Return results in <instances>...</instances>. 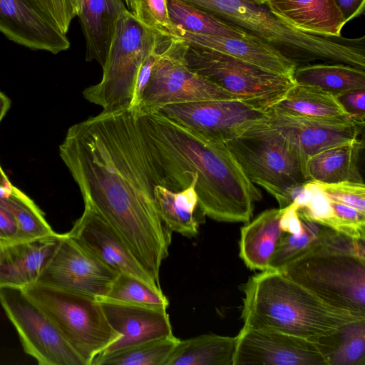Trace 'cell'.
<instances>
[{
    "label": "cell",
    "mask_w": 365,
    "mask_h": 365,
    "mask_svg": "<svg viewBox=\"0 0 365 365\" xmlns=\"http://www.w3.org/2000/svg\"><path fill=\"white\" fill-rule=\"evenodd\" d=\"M259 4H265L267 0H254Z\"/></svg>",
    "instance_id": "cell-46"
},
{
    "label": "cell",
    "mask_w": 365,
    "mask_h": 365,
    "mask_svg": "<svg viewBox=\"0 0 365 365\" xmlns=\"http://www.w3.org/2000/svg\"><path fill=\"white\" fill-rule=\"evenodd\" d=\"M297 209V206L294 203L284 208L280 220V226L283 232L293 235L301 233L302 227Z\"/></svg>",
    "instance_id": "cell-41"
},
{
    "label": "cell",
    "mask_w": 365,
    "mask_h": 365,
    "mask_svg": "<svg viewBox=\"0 0 365 365\" xmlns=\"http://www.w3.org/2000/svg\"><path fill=\"white\" fill-rule=\"evenodd\" d=\"M188 68L232 94L274 103L295 83L281 76L225 54L187 43Z\"/></svg>",
    "instance_id": "cell-10"
},
{
    "label": "cell",
    "mask_w": 365,
    "mask_h": 365,
    "mask_svg": "<svg viewBox=\"0 0 365 365\" xmlns=\"http://www.w3.org/2000/svg\"><path fill=\"white\" fill-rule=\"evenodd\" d=\"M282 270L335 308L365 316V258L334 252L312 255Z\"/></svg>",
    "instance_id": "cell-8"
},
{
    "label": "cell",
    "mask_w": 365,
    "mask_h": 365,
    "mask_svg": "<svg viewBox=\"0 0 365 365\" xmlns=\"http://www.w3.org/2000/svg\"><path fill=\"white\" fill-rule=\"evenodd\" d=\"M2 245H3V242L0 241V248L2 246Z\"/></svg>",
    "instance_id": "cell-47"
},
{
    "label": "cell",
    "mask_w": 365,
    "mask_h": 365,
    "mask_svg": "<svg viewBox=\"0 0 365 365\" xmlns=\"http://www.w3.org/2000/svg\"><path fill=\"white\" fill-rule=\"evenodd\" d=\"M11 183L9 180L5 173L3 171L0 165V187H5L11 185Z\"/></svg>",
    "instance_id": "cell-44"
},
{
    "label": "cell",
    "mask_w": 365,
    "mask_h": 365,
    "mask_svg": "<svg viewBox=\"0 0 365 365\" xmlns=\"http://www.w3.org/2000/svg\"><path fill=\"white\" fill-rule=\"evenodd\" d=\"M346 24L364 13L365 0H335Z\"/></svg>",
    "instance_id": "cell-42"
},
{
    "label": "cell",
    "mask_w": 365,
    "mask_h": 365,
    "mask_svg": "<svg viewBox=\"0 0 365 365\" xmlns=\"http://www.w3.org/2000/svg\"><path fill=\"white\" fill-rule=\"evenodd\" d=\"M162 36L142 24L128 10L121 13L102 67V78L84 89V98L104 111L132 107L140 68Z\"/></svg>",
    "instance_id": "cell-7"
},
{
    "label": "cell",
    "mask_w": 365,
    "mask_h": 365,
    "mask_svg": "<svg viewBox=\"0 0 365 365\" xmlns=\"http://www.w3.org/2000/svg\"><path fill=\"white\" fill-rule=\"evenodd\" d=\"M106 297L111 299L166 308L169 300L162 290L149 286L131 274H118Z\"/></svg>",
    "instance_id": "cell-34"
},
{
    "label": "cell",
    "mask_w": 365,
    "mask_h": 365,
    "mask_svg": "<svg viewBox=\"0 0 365 365\" xmlns=\"http://www.w3.org/2000/svg\"><path fill=\"white\" fill-rule=\"evenodd\" d=\"M66 233L118 274H131L162 290L115 230L89 207H84L81 216Z\"/></svg>",
    "instance_id": "cell-15"
},
{
    "label": "cell",
    "mask_w": 365,
    "mask_h": 365,
    "mask_svg": "<svg viewBox=\"0 0 365 365\" xmlns=\"http://www.w3.org/2000/svg\"><path fill=\"white\" fill-rule=\"evenodd\" d=\"M299 218L301 233L283 232L269 269H282L300 258L322 253L344 252L365 258V240L354 239L322 224Z\"/></svg>",
    "instance_id": "cell-19"
},
{
    "label": "cell",
    "mask_w": 365,
    "mask_h": 365,
    "mask_svg": "<svg viewBox=\"0 0 365 365\" xmlns=\"http://www.w3.org/2000/svg\"><path fill=\"white\" fill-rule=\"evenodd\" d=\"M336 97L351 118L365 123V88L351 90Z\"/></svg>",
    "instance_id": "cell-39"
},
{
    "label": "cell",
    "mask_w": 365,
    "mask_h": 365,
    "mask_svg": "<svg viewBox=\"0 0 365 365\" xmlns=\"http://www.w3.org/2000/svg\"><path fill=\"white\" fill-rule=\"evenodd\" d=\"M19 229L12 212L0 202V241L3 243L18 240Z\"/></svg>",
    "instance_id": "cell-40"
},
{
    "label": "cell",
    "mask_w": 365,
    "mask_h": 365,
    "mask_svg": "<svg viewBox=\"0 0 365 365\" xmlns=\"http://www.w3.org/2000/svg\"><path fill=\"white\" fill-rule=\"evenodd\" d=\"M10 106V99L3 93L0 92V122L6 115Z\"/></svg>",
    "instance_id": "cell-43"
},
{
    "label": "cell",
    "mask_w": 365,
    "mask_h": 365,
    "mask_svg": "<svg viewBox=\"0 0 365 365\" xmlns=\"http://www.w3.org/2000/svg\"><path fill=\"white\" fill-rule=\"evenodd\" d=\"M264 42L297 66L316 60L365 70V36H324L296 29L254 0H180Z\"/></svg>",
    "instance_id": "cell-4"
},
{
    "label": "cell",
    "mask_w": 365,
    "mask_h": 365,
    "mask_svg": "<svg viewBox=\"0 0 365 365\" xmlns=\"http://www.w3.org/2000/svg\"><path fill=\"white\" fill-rule=\"evenodd\" d=\"M123 1H124L125 4H126L127 0H123Z\"/></svg>",
    "instance_id": "cell-48"
},
{
    "label": "cell",
    "mask_w": 365,
    "mask_h": 365,
    "mask_svg": "<svg viewBox=\"0 0 365 365\" xmlns=\"http://www.w3.org/2000/svg\"><path fill=\"white\" fill-rule=\"evenodd\" d=\"M62 234L3 243L0 248V287L24 289L38 282Z\"/></svg>",
    "instance_id": "cell-20"
},
{
    "label": "cell",
    "mask_w": 365,
    "mask_h": 365,
    "mask_svg": "<svg viewBox=\"0 0 365 365\" xmlns=\"http://www.w3.org/2000/svg\"><path fill=\"white\" fill-rule=\"evenodd\" d=\"M272 11L296 29L324 36H341L346 24L335 0H267Z\"/></svg>",
    "instance_id": "cell-22"
},
{
    "label": "cell",
    "mask_w": 365,
    "mask_h": 365,
    "mask_svg": "<svg viewBox=\"0 0 365 365\" xmlns=\"http://www.w3.org/2000/svg\"><path fill=\"white\" fill-rule=\"evenodd\" d=\"M362 148L363 142L359 138L312 155L306 163L307 179L324 184L364 182L358 166Z\"/></svg>",
    "instance_id": "cell-26"
},
{
    "label": "cell",
    "mask_w": 365,
    "mask_h": 365,
    "mask_svg": "<svg viewBox=\"0 0 365 365\" xmlns=\"http://www.w3.org/2000/svg\"><path fill=\"white\" fill-rule=\"evenodd\" d=\"M175 38L190 46L210 49L289 78H292L297 66L292 61L250 34L243 38H230L178 30Z\"/></svg>",
    "instance_id": "cell-21"
},
{
    "label": "cell",
    "mask_w": 365,
    "mask_h": 365,
    "mask_svg": "<svg viewBox=\"0 0 365 365\" xmlns=\"http://www.w3.org/2000/svg\"><path fill=\"white\" fill-rule=\"evenodd\" d=\"M195 178L185 189L173 191L164 186H154V199L158 215L172 232L191 238L198 234L202 211L195 190Z\"/></svg>",
    "instance_id": "cell-25"
},
{
    "label": "cell",
    "mask_w": 365,
    "mask_h": 365,
    "mask_svg": "<svg viewBox=\"0 0 365 365\" xmlns=\"http://www.w3.org/2000/svg\"><path fill=\"white\" fill-rule=\"evenodd\" d=\"M117 275L64 233L36 283L97 299L107 296Z\"/></svg>",
    "instance_id": "cell-13"
},
{
    "label": "cell",
    "mask_w": 365,
    "mask_h": 365,
    "mask_svg": "<svg viewBox=\"0 0 365 365\" xmlns=\"http://www.w3.org/2000/svg\"><path fill=\"white\" fill-rule=\"evenodd\" d=\"M243 327L272 329L317 342L365 316L335 308L279 269L252 276L243 287Z\"/></svg>",
    "instance_id": "cell-3"
},
{
    "label": "cell",
    "mask_w": 365,
    "mask_h": 365,
    "mask_svg": "<svg viewBox=\"0 0 365 365\" xmlns=\"http://www.w3.org/2000/svg\"><path fill=\"white\" fill-rule=\"evenodd\" d=\"M186 47L179 38L162 36L157 60L140 98V112L155 113L170 104L241 98L190 70L185 58Z\"/></svg>",
    "instance_id": "cell-9"
},
{
    "label": "cell",
    "mask_w": 365,
    "mask_h": 365,
    "mask_svg": "<svg viewBox=\"0 0 365 365\" xmlns=\"http://www.w3.org/2000/svg\"><path fill=\"white\" fill-rule=\"evenodd\" d=\"M327 365L317 342L284 332L242 327L232 365Z\"/></svg>",
    "instance_id": "cell-14"
},
{
    "label": "cell",
    "mask_w": 365,
    "mask_h": 365,
    "mask_svg": "<svg viewBox=\"0 0 365 365\" xmlns=\"http://www.w3.org/2000/svg\"><path fill=\"white\" fill-rule=\"evenodd\" d=\"M73 8L77 16L81 11L84 0H71Z\"/></svg>",
    "instance_id": "cell-45"
},
{
    "label": "cell",
    "mask_w": 365,
    "mask_h": 365,
    "mask_svg": "<svg viewBox=\"0 0 365 365\" xmlns=\"http://www.w3.org/2000/svg\"><path fill=\"white\" fill-rule=\"evenodd\" d=\"M224 143L247 178L274 198L292 185L309 181L299 148L267 116Z\"/></svg>",
    "instance_id": "cell-5"
},
{
    "label": "cell",
    "mask_w": 365,
    "mask_h": 365,
    "mask_svg": "<svg viewBox=\"0 0 365 365\" xmlns=\"http://www.w3.org/2000/svg\"><path fill=\"white\" fill-rule=\"evenodd\" d=\"M56 26L66 35L76 14L71 0H34Z\"/></svg>",
    "instance_id": "cell-38"
},
{
    "label": "cell",
    "mask_w": 365,
    "mask_h": 365,
    "mask_svg": "<svg viewBox=\"0 0 365 365\" xmlns=\"http://www.w3.org/2000/svg\"><path fill=\"white\" fill-rule=\"evenodd\" d=\"M267 118L298 146L304 157L359 139L364 122L351 118H312L277 110L272 107Z\"/></svg>",
    "instance_id": "cell-17"
},
{
    "label": "cell",
    "mask_w": 365,
    "mask_h": 365,
    "mask_svg": "<svg viewBox=\"0 0 365 365\" xmlns=\"http://www.w3.org/2000/svg\"><path fill=\"white\" fill-rule=\"evenodd\" d=\"M284 212V208L266 210L242 227L240 257L249 269H269L283 233L280 220Z\"/></svg>",
    "instance_id": "cell-24"
},
{
    "label": "cell",
    "mask_w": 365,
    "mask_h": 365,
    "mask_svg": "<svg viewBox=\"0 0 365 365\" xmlns=\"http://www.w3.org/2000/svg\"><path fill=\"white\" fill-rule=\"evenodd\" d=\"M0 31L18 44L53 54L71 45L34 0H0Z\"/></svg>",
    "instance_id": "cell-16"
},
{
    "label": "cell",
    "mask_w": 365,
    "mask_h": 365,
    "mask_svg": "<svg viewBox=\"0 0 365 365\" xmlns=\"http://www.w3.org/2000/svg\"><path fill=\"white\" fill-rule=\"evenodd\" d=\"M138 123L158 185L178 191L194 177L205 215L218 222L250 221L262 193L224 143L204 138L158 112L138 110Z\"/></svg>",
    "instance_id": "cell-2"
},
{
    "label": "cell",
    "mask_w": 365,
    "mask_h": 365,
    "mask_svg": "<svg viewBox=\"0 0 365 365\" xmlns=\"http://www.w3.org/2000/svg\"><path fill=\"white\" fill-rule=\"evenodd\" d=\"M331 215L326 226L357 240H365V212L330 200Z\"/></svg>",
    "instance_id": "cell-36"
},
{
    "label": "cell",
    "mask_w": 365,
    "mask_h": 365,
    "mask_svg": "<svg viewBox=\"0 0 365 365\" xmlns=\"http://www.w3.org/2000/svg\"><path fill=\"white\" fill-rule=\"evenodd\" d=\"M0 202L15 217L19 229L18 240H31L55 233L34 202L12 184L0 187Z\"/></svg>",
    "instance_id": "cell-32"
},
{
    "label": "cell",
    "mask_w": 365,
    "mask_h": 365,
    "mask_svg": "<svg viewBox=\"0 0 365 365\" xmlns=\"http://www.w3.org/2000/svg\"><path fill=\"white\" fill-rule=\"evenodd\" d=\"M61 158L78 185L85 207L106 221L160 284L172 232L155 202L157 176L138 123V107L99 114L71 126Z\"/></svg>",
    "instance_id": "cell-1"
},
{
    "label": "cell",
    "mask_w": 365,
    "mask_h": 365,
    "mask_svg": "<svg viewBox=\"0 0 365 365\" xmlns=\"http://www.w3.org/2000/svg\"><path fill=\"white\" fill-rule=\"evenodd\" d=\"M316 183L329 200L365 212V185L364 182L344 181L333 184Z\"/></svg>",
    "instance_id": "cell-37"
},
{
    "label": "cell",
    "mask_w": 365,
    "mask_h": 365,
    "mask_svg": "<svg viewBox=\"0 0 365 365\" xmlns=\"http://www.w3.org/2000/svg\"><path fill=\"white\" fill-rule=\"evenodd\" d=\"M0 303L24 351L39 365H85L50 318L22 289L0 287Z\"/></svg>",
    "instance_id": "cell-12"
},
{
    "label": "cell",
    "mask_w": 365,
    "mask_h": 365,
    "mask_svg": "<svg viewBox=\"0 0 365 365\" xmlns=\"http://www.w3.org/2000/svg\"><path fill=\"white\" fill-rule=\"evenodd\" d=\"M236 336L206 334L180 340L165 365H232Z\"/></svg>",
    "instance_id": "cell-27"
},
{
    "label": "cell",
    "mask_w": 365,
    "mask_h": 365,
    "mask_svg": "<svg viewBox=\"0 0 365 365\" xmlns=\"http://www.w3.org/2000/svg\"><path fill=\"white\" fill-rule=\"evenodd\" d=\"M272 107L282 112L312 118H351L336 96L312 86L295 83Z\"/></svg>",
    "instance_id": "cell-28"
},
{
    "label": "cell",
    "mask_w": 365,
    "mask_h": 365,
    "mask_svg": "<svg viewBox=\"0 0 365 365\" xmlns=\"http://www.w3.org/2000/svg\"><path fill=\"white\" fill-rule=\"evenodd\" d=\"M317 343L327 365H365V319L345 325Z\"/></svg>",
    "instance_id": "cell-30"
},
{
    "label": "cell",
    "mask_w": 365,
    "mask_h": 365,
    "mask_svg": "<svg viewBox=\"0 0 365 365\" xmlns=\"http://www.w3.org/2000/svg\"><path fill=\"white\" fill-rule=\"evenodd\" d=\"M180 341L173 334L102 354L92 365H165Z\"/></svg>",
    "instance_id": "cell-33"
},
{
    "label": "cell",
    "mask_w": 365,
    "mask_h": 365,
    "mask_svg": "<svg viewBox=\"0 0 365 365\" xmlns=\"http://www.w3.org/2000/svg\"><path fill=\"white\" fill-rule=\"evenodd\" d=\"M169 16L177 31L192 34L243 38L248 34L218 17L180 0H167Z\"/></svg>",
    "instance_id": "cell-31"
},
{
    "label": "cell",
    "mask_w": 365,
    "mask_h": 365,
    "mask_svg": "<svg viewBox=\"0 0 365 365\" xmlns=\"http://www.w3.org/2000/svg\"><path fill=\"white\" fill-rule=\"evenodd\" d=\"M96 299L111 327L120 334V338L103 354L173 334L166 308L128 303L106 297Z\"/></svg>",
    "instance_id": "cell-18"
},
{
    "label": "cell",
    "mask_w": 365,
    "mask_h": 365,
    "mask_svg": "<svg viewBox=\"0 0 365 365\" xmlns=\"http://www.w3.org/2000/svg\"><path fill=\"white\" fill-rule=\"evenodd\" d=\"M273 105L262 99H219L166 105L158 112L204 138L225 143L267 118Z\"/></svg>",
    "instance_id": "cell-11"
},
{
    "label": "cell",
    "mask_w": 365,
    "mask_h": 365,
    "mask_svg": "<svg viewBox=\"0 0 365 365\" xmlns=\"http://www.w3.org/2000/svg\"><path fill=\"white\" fill-rule=\"evenodd\" d=\"M292 78L297 84L315 86L336 96L365 88V70L341 63L299 66Z\"/></svg>",
    "instance_id": "cell-29"
},
{
    "label": "cell",
    "mask_w": 365,
    "mask_h": 365,
    "mask_svg": "<svg viewBox=\"0 0 365 365\" xmlns=\"http://www.w3.org/2000/svg\"><path fill=\"white\" fill-rule=\"evenodd\" d=\"M125 6L146 27L160 35L175 38L177 29L170 20L167 0H127Z\"/></svg>",
    "instance_id": "cell-35"
},
{
    "label": "cell",
    "mask_w": 365,
    "mask_h": 365,
    "mask_svg": "<svg viewBox=\"0 0 365 365\" xmlns=\"http://www.w3.org/2000/svg\"><path fill=\"white\" fill-rule=\"evenodd\" d=\"M128 9L123 0H84L77 16L86 40V61L103 66L121 13Z\"/></svg>",
    "instance_id": "cell-23"
},
{
    "label": "cell",
    "mask_w": 365,
    "mask_h": 365,
    "mask_svg": "<svg viewBox=\"0 0 365 365\" xmlns=\"http://www.w3.org/2000/svg\"><path fill=\"white\" fill-rule=\"evenodd\" d=\"M22 289L50 318L85 365H92L120 338L95 297L38 283Z\"/></svg>",
    "instance_id": "cell-6"
}]
</instances>
